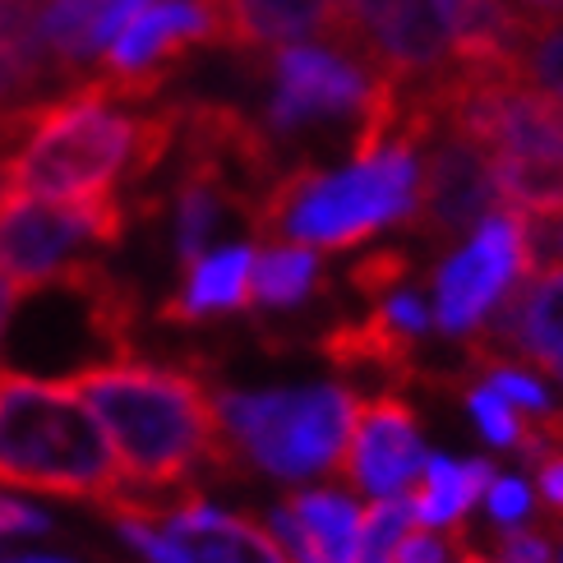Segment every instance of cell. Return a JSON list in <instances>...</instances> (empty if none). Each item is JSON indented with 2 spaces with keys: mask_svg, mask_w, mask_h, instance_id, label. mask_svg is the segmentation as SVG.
I'll list each match as a JSON object with an SVG mask.
<instances>
[{
  "mask_svg": "<svg viewBox=\"0 0 563 563\" xmlns=\"http://www.w3.org/2000/svg\"><path fill=\"white\" fill-rule=\"evenodd\" d=\"M180 134V107L125 111V102L88 79L23 111L14 144L0 153V195L98 199L121 180H144Z\"/></svg>",
  "mask_w": 563,
  "mask_h": 563,
  "instance_id": "obj_1",
  "label": "cell"
},
{
  "mask_svg": "<svg viewBox=\"0 0 563 563\" xmlns=\"http://www.w3.org/2000/svg\"><path fill=\"white\" fill-rule=\"evenodd\" d=\"M111 439L121 476L144 489L190 481L199 466H231L218 402L195 374L111 361L65 379Z\"/></svg>",
  "mask_w": 563,
  "mask_h": 563,
  "instance_id": "obj_2",
  "label": "cell"
},
{
  "mask_svg": "<svg viewBox=\"0 0 563 563\" xmlns=\"http://www.w3.org/2000/svg\"><path fill=\"white\" fill-rule=\"evenodd\" d=\"M0 489L111 504L125 476L98 416L65 379L0 369Z\"/></svg>",
  "mask_w": 563,
  "mask_h": 563,
  "instance_id": "obj_3",
  "label": "cell"
},
{
  "mask_svg": "<svg viewBox=\"0 0 563 563\" xmlns=\"http://www.w3.org/2000/svg\"><path fill=\"white\" fill-rule=\"evenodd\" d=\"M420 176V130L402 121V134L361 157L351 172H314L296 167L273 176L268 190L254 199L250 222L268 241H291L305 250H342L365 241L384 222L411 218Z\"/></svg>",
  "mask_w": 563,
  "mask_h": 563,
  "instance_id": "obj_4",
  "label": "cell"
},
{
  "mask_svg": "<svg viewBox=\"0 0 563 563\" xmlns=\"http://www.w3.org/2000/svg\"><path fill=\"white\" fill-rule=\"evenodd\" d=\"M218 416L227 443H236L264 472L296 481L338 466L356 397L338 384L310 393H222Z\"/></svg>",
  "mask_w": 563,
  "mask_h": 563,
  "instance_id": "obj_5",
  "label": "cell"
},
{
  "mask_svg": "<svg viewBox=\"0 0 563 563\" xmlns=\"http://www.w3.org/2000/svg\"><path fill=\"white\" fill-rule=\"evenodd\" d=\"M125 236V203L115 195L98 199H29L0 195V273L14 277L19 291L60 287L79 268L84 250L115 245Z\"/></svg>",
  "mask_w": 563,
  "mask_h": 563,
  "instance_id": "obj_6",
  "label": "cell"
},
{
  "mask_svg": "<svg viewBox=\"0 0 563 563\" xmlns=\"http://www.w3.org/2000/svg\"><path fill=\"white\" fill-rule=\"evenodd\" d=\"M107 512L121 522L125 541L153 563H291L268 531L236 512L208 508L203 499L157 508L121 495L107 504Z\"/></svg>",
  "mask_w": 563,
  "mask_h": 563,
  "instance_id": "obj_7",
  "label": "cell"
},
{
  "mask_svg": "<svg viewBox=\"0 0 563 563\" xmlns=\"http://www.w3.org/2000/svg\"><path fill=\"white\" fill-rule=\"evenodd\" d=\"M495 203H499V190H495V172H489L485 148L439 115L434 130L420 139L411 222L434 245H443V241H457L466 231H476L495 213Z\"/></svg>",
  "mask_w": 563,
  "mask_h": 563,
  "instance_id": "obj_8",
  "label": "cell"
},
{
  "mask_svg": "<svg viewBox=\"0 0 563 563\" xmlns=\"http://www.w3.org/2000/svg\"><path fill=\"white\" fill-rule=\"evenodd\" d=\"M541 273L531 254L527 218L522 213H489L466 250H457L439 273V328L443 333H472V328L495 310L499 296L518 277Z\"/></svg>",
  "mask_w": 563,
  "mask_h": 563,
  "instance_id": "obj_9",
  "label": "cell"
},
{
  "mask_svg": "<svg viewBox=\"0 0 563 563\" xmlns=\"http://www.w3.org/2000/svg\"><path fill=\"white\" fill-rule=\"evenodd\" d=\"M199 42H218L213 5L208 0H153L134 14L102 52V84L121 102H144L167 84L180 56Z\"/></svg>",
  "mask_w": 563,
  "mask_h": 563,
  "instance_id": "obj_10",
  "label": "cell"
},
{
  "mask_svg": "<svg viewBox=\"0 0 563 563\" xmlns=\"http://www.w3.org/2000/svg\"><path fill=\"white\" fill-rule=\"evenodd\" d=\"M273 84L268 125L277 134H296L300 125L328 115H365L379 75H369L356 56L323 52V46H277Z\"/></svg>",
  "mask_w": 563,
  "mask_h": 563,
  "instance_id": "obj_11",
  "label": "cell"
},
{
  "mask_svg": "<svg viewBox=\"0 0 563 563\" xmlns=\"http://www.w3.org/2000/svg\"><path fill=\"white\" fill-rule=\"evenodd\" d=\"M208 5H213L218 42L236 46V52L328 42L333 52L351 56L342 0H208Z\"/></svg>",
  "mask_w": 563,
  "mask_h": 563,
  "instance_id": "obj_12",
  "label": "cell"
},
{
  "mask_svg": "<svg viewBox=\"0 0 563 563\" xmlns=\"http://www.w3.org/2000/svg\"><path fill=\"white\" fill-rule=\"evenodd\" d=\"M420 434H416V416L407 402L397 397H374V402H356L351 416V434L346 449L338 457V472L351 476L369 495H402L420 472Z\"/></svg>",
  "mask_w": 563,
  "mask_h": 563,
  "instance_id": "obj_13",
  "label": "cell"
},
{
  "mask_svg": "<svg viewBox=\"0 0 563 563\" xmlns=\"http://www.w3.org/2000/svg\"><path fill=\"white\" fill-rule=\"evenodd\" d=\"M489 346L518 351L527 361H541L545 369L563 361V268H541L512 282L499 296L489 328L472 338L476 356Z\"/></svg>",
  "mask_w": 563,
  "mask_h": 563,
  "instance_id": "obj_14",
  "label": "cell"
},
{
  "mask_svg": "<svg viewBox=\"0 0 563 563\" xmlns=\"http://www.w3.org/2000/svg\"><path fill=\"white\" fill-rule=\"evenodd\" d=\"M52 84L65 75L46 46V0H0V121L46 102Z\"/></svg>",
  "mask_w": 563,
  "mask_h": 563,
  "instance_id": "obj_15",
  "label": "cell"
},
{
  "mask_svg": "<svg viewBox=\"0 0 563 563\" xmlns=\"http://www.w3.org/2000/svg\"><path fill=\"white\" fill-rule=\"evenodd\" d=\"M273 531L296 563H356L361 508L333 489H314V495H296L287 508H277Z\"/></svg>",
  "mask_w": 563,
  "mask_h": 563,
  "instance_id": "obj_16",
  "label": "cell"
},
{
  "mask_svg": "<svg viewBox=\"0 0 563 563\" xmlns=\"http://www.w3.org/2000/svg\"><path fill=\"white\" fill-rule=\"evenodd\" d=\"M250 264L254 250L231 245L218 254H203V260L185 277V291L167 300V319L176 323H195L208 314H227V310H245L250 305Z\"/></svg>",
  "mask_w": 563,
  "mask_h": 563,
  "instance_id": "obj_17",
  "label": "cell"
},
{
  "mask_svg": "<svg viewBox=\"0 0 563 563\" xmlns=\"http://www.w3.org/2000/svg\"><path fill=\"white\" fill-rule=\"evenodd\" d=\"M527 19L508 0H449L453 65H512Z\"/></svg>",
  "mask_w": 563,
  "mask_h": 563,
  "instance_id": "obj_18",
  "label": "cell"
},
{
  "mask_svg": "<svg viewBox=\"0 0 563 563\" xmlns=\"http://www.w3.org/2000/svg\"><path fill=\"white\" fill-rule=\"evenodd\" d=\"M495 190L522 218H563V157H489Z\"/></svg>",
  "mask_w": 563,
  "mask_h": 563,
  "instance_id": "obj_19",
  "label": "cell"
},
{
  "mask_svg": "<svg viewBox=\"0 0 563 563\" xmlns=\"http://www.w3.org/2000/svg\"><path fill=\"white\" fill-rule=\"evenodd\" d=\"M107 5L111 0H46V46H52L65 84L79 79L98 60L92 33H98V19Z\"/></svg>",
  "mask_w": 563,
  "mask_h": 563,
  "instance_id": "obj_20",
  "label": "cell"
},
{
  "mask_svg": "<svg viewBox=\"0 0 563 563\" xmlns=\"http://www.w3.org/2000/svg\"><path fill=\"white\" fill-rule=\"evenodd\" d=\"M319 282V260L305 245H273L250 264V300L260 305H300Z\"/></svg>",
  "mask_w": 563,
  "mask_h": 563,
  "instance_id": "obj_21",
  "label": "cell"
},
{
  "mask_svg": "<svg viewBox=\"0 0 563 563\" xmlns=\"http://www.w3.org/2000/svg\"><path fill=\"white\" fill-rule=\"evenodd\" d=\"M508 69L527 88L563 102V19H527Z\"/></svg>",
  "mask_w": 563,
  "mask_h": 563,
  "instance_id": "obj_22",
  "label": "cell"
},
{
  "mask_svg": "<svg viewBox=\"0 0 563 563\" xmlns=\"http://www.w3.org/2000/svg\"><path fill=\"white\" fill-rule=\"evenodd\" d=\"M416 527V512L411 499L402 495H388L379 499L369 512H361V545H356V563H388L397 541Z\"/></svg>",
  "mask_w": 563,
  "mask_h": 563,
  "instance_id": "obj_23",
  "label": "cell"
},
{
  "mask_svg": "<svg viewBox=\"0 0 563 563\" xmlns=\"http://www.w3.org/2000/svg\"><path fill=\"white\" fill-rule=\"evenodd\" d=\"M416 522L426 527H453L466 504H462V485H457V466L449 457H430L426 462V481H420L416 499H411Z\"/></svg>",
  "mask_w": 563,
  "mask_h": 563,
  "instance_id": "obj_24",
  "label": "cell"
},
{
  "mask_svg": "<svg viewBox=\"0 0 563 563\" xmlns=\"http://www.w3.org/2000/svg\"><path fill=\"white\" fill-rule=\"evenodd\" d=\"M466 407H472V416L481 420V430L489 443H499V449H527L531 453V430H527V420L512 411L504 397L495 388H476V393H466Z\"/></svg>",
  "mask_w": 563,
  "mask_h": 563,
  "instance_id": "obj_25",
  "label": "cell"
},
{
  "mask_svg": "<svg viewBox=\"0 0 563 563\" xmlns=\"http://www.w3.org/2000/svg\"><path fill=\"white\" fill-rule=\"evenodd\" d=\"M407 268L411 264H407L402 250H379V254H369V260H361L356 268H351V282H356V291H365L369 300H384L407 282Z\"/></svg>",
  "mask_w": 563,
  "mask_h": 563,
  "instance_id": "obj_26",
  "label": "cell"
},
{
  "mask_svg": "<svg viewBox=\"0 0 563 563\" xmlns=\"http://www.w3.org/2000/svg\"><path fill=\"white\" fill-rule=\"evenodd\" d=\"M485 388H495L508 407H522V411H550L545 407V388L531 379V374H518V369H504L495 365L489 369V384Z\"/></svg>",
  "mask_w": 563,
  "mask_h": 563,
  "instance_id": "obj_27",
  "label": "cell"
},
{
  "mask_svg": "<svg viewBox=\"0 0 563 563\" xmlns=\"http://www.w3.org/2000/svg\"><path fill=\"white\" fill-rule=\"evenodd\" d=\"M52 531V518L42 508L23 504L14 495H0V541H14V536H46Z\"/></svg>",
  "mask_w": 563,
  "mask_h": 563,
  "instance_id": "obj_28",
  "label": "cell"
},
{
  "mask_svg": "<svg viewBox=\"0 0 563 563\" xmlns=\"http://www.w3.org/2000/svg\"><path fill=\"white\" fill-rule=\"evenodd\" d=\"M453 550L457 541H443V536H430V531H407L388 563H449Z\"/></svg>",
  "mask_w": 563,
  "mask_h": 563,
  "instance_id": "obj_29",
  "label": "cell"
},
{
  "mask_svg": "<svg viewBox=\"0 0 563 563\" xmlns=\"http://www.w3.org/2000/svg\"><path fill=\"white\" fill-rule=\"evenodd\" d=\"M536 268H563V218H527Z\"/></svg>",
  "mask_w": 563,
  "mask_h": 563,
  "instance_id": "obj_30",
  "label": "cell"
},
{
  "mask_svg": "<svg viewBox=\"0 0 563 563\" xmlns=\"http://www.w3.org/2000/svg\"><path fill=\"white\" fill-rule=\"evenodd\" d=\"M489 495V512H495L499 522H522L527 518V508H531V495H527V485L522 481H495L485 489Z\"/></svg>",
  "mask_w": 563,
  "mask_h": 563,
  "instance_id": "obj_31",
  "label": "cell"
},
{
  "mask_svg": "<svg viewBox=\"0 0 563 563\" xmlns=\"http://www.w3.org/2000/svg\"><path fill=\"white\" fill-rule=\"evenodd\" d=\"M499 554L504 563H550V541L545 531H508Z\"/></svg>",
  "mask_w": 563,
  "mask_h": 563,
  "instance_id": "obj_32",
  "label": "cell"
},
{
  "mask_svg": "<svg viewBox=\"0 0 563 563\" xmlns=\"http://www.w3.org/2000/svg\"><path fill=\"white\" fill-rule=\"evenodd\" d=\"M457 485H462V504L472 508L489 485H495V466L489 462H466V466H457Z\"/></svg>",
  "mask_w": 563,
  "mask_h": 563,
  "instance_id": "obj_33",
  "label": "cell"
},
{
  "mask_svg": "<svg viewBox=\"0 0 563 563\" xmlns=\"http://www.w3.org/2000/svg\"><path fill=\"white\" fill-rule=\"evenodd\" d=\"M541 495H545L554 508H563V453H550V457L541 462Z\"/></svg>",
  "mask_w": 563,
  "mask_h": 563,
  "instance_id": "obj_34",
  "label": "cell"
},
{
  "mask_svg": "<svg viewBox=\"0 0 563 563\" xmlns=\"http://www.w3.org/2000/svg\"><path fill=\"white\" fill-rule=\"evenodd\" d=\"M19 287H14V277L10 273H0V342H5V328H10V319H14V305H19Z\"/></svg>",
  "mask_w": 563,
  "mask_h": 563,
  "instance_id": "obj_35",
  "label": "cell"
},
{
  "mask_svg": "<svg viewBox=\"0 0 563 563\" xmlns=\"http://www.w3.org/2000/svg\"><path fill=\"white\" fill-rule=\"evenodd\" d=\"M518 10L522 19H563V0H518Z\"/></svg>",
  "mask_w": 563,
  "mask_h": 563,
  "instance_id": "obj_36",
  "label": "cell"
},
{
  "mask_svg": "<svg viewBox=\"0 0 563 563\" xmlns=\"http://www.w3.org/2000/svg\"><path fill=\"white\" fill-rule=\"evenodd\" d=\"M0 563H75V559H60V554H5Z\"/></svg>",
  "mask_w": 563,
  "mask_h": 563,
  "instance_id": "obj_37",
  "label": "cell"
},
{
  "mask_svg": "<svg viewBox=\"0 0 563 563\" xmlns=\"http://www.w3.org/2000/svg\"><path fill=\"white\" fill-rule=\"evenodd\" d=\"M550 374H554V379L563 384V361H559V365H550Z\"/></svg>",
  "mask_w": 563,
  "mask_h": 563,
  "instance_id": "obj_38",
  "label": "cell"
},
{
  "mask_svg": "<svg viewBox=\"0 0 563 563\" xmlns=\"http://www.w3.org/2000/svg\"><path fill=\"white\" fill-rule=\"evenodd\" d=\"M462 563H489V559H476V554H466V559H462Z\"/></svg>",
  "mask_w": 563,
  "mask_h": 563,
  "instance_id": "obj_39",
  "label": "cell"
}]
</instances>
